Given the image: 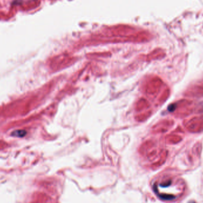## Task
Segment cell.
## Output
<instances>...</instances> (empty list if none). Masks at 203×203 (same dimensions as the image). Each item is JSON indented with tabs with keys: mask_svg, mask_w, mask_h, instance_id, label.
<instances>
[{
	"mask_svg": "<svg viewBox=\"0 0 203 203\" xmlns=\"http://www.w3.org/2000/svg\"><path fill=\"white\" fill-rule=\"evenodd\" d=\"M26 131L24 130H16L15 131H14L12 133L11 135L13 136L17 137H24L26 135Z\"/></svg>",
	"mask_w": 203,
	"mask_h": 203,
	"instance_id": "6da1fadb",
	"label": "cell"
},
{
	"mask_svg": "<svg viewBox=\"0 0 203 203\" xmlns=\"http://www.w3.org/2000/svg\"><path fill=\"white\" fill-rule=\"evenodd\" d=\"M160 197L164 200H172L175 198V196L171 195H160Z\"/></svg>",
	"mask_w": 203,
	"mask_h": 203,
	"instance_id": "7a4b0ae2",
	"label": "cell"
}]
</instances>
